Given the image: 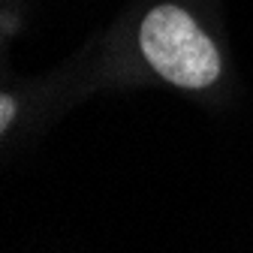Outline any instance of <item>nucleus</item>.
<instances>
[{"mask_svg":"<svg viewBox=\"0 0 253 253\" xmlns=\"http://www.w3.org/2000/svg\"><path fill=\"white\" fill-rule=\"evenodd\" d=\"M12 115H15V103H12V97L3 93V100H0V130H6L12 124Z\"/></svg>","mask_w":253,"mask_h":253,"instance_id":"obj_2","label":"nucleus"},{"mask_svg":"<svg viewBox=\"0 0 253 253\" xmlns=\"http://www.w3.org/2000/svg\"><path fill=\"white\" fill-rule=\"evenodd\" d=\"M142 51L166 82L178 87H208L220 76V54L193 15L178 6H157L145 15Z\"/></svg>","mask_w":253,"mask_h":253,"instance_id":"obj_1","label":"nucleus"}]
</instances>
